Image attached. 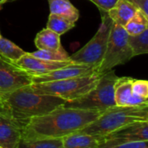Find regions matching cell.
<instances>
[{
    "label": "cell",
    "instance_id": "19",
    "mask_svg": "<svg viewBox=\"0 0 148 148\" xmlns=\"http://www.w3.org/2000/svg\"><path fill=\"white\" fill-rule=\"evenodd\" d=\"M17 148H63V138H21Z\"/></svg>",
    "mask_w": 148,
    "mask_h": 148
},
{
    "label": "cell",
    "instance_id": "12",
    "mask_svg": "<svg viewBox=\"0 0 148 148\" xmlns=\"http://www.w3.org/2000/svg\"><path fill=\"white\" fill-rule=\"evenodd\" d=\"M71 63H72V61H50L41 59L32 56L31 52H26L20 59L16 62L18 66L30 72L32 76L50 72Z\"/></svg>",
    "mask_w": 148,
    "mask_h": 148
},
{
    "label": "cell",
    "instance_id": "17",
    "mask_svg": "<svg viewBox=\"0 0 148 148\" xmlns=\"http://www.w3.org/2000/svg\"><path fill=\"white\" fill-rule=\"evenodd\" d=\"M38 50H61L64 47L60 42V35L45 28L40 31L34 40Z\"/></svg>",
    "mask_w": 148,
    "mask_h": 148
},
{
    "label": "cell",
    "instance_id": "21",
    "mask_svg": "<svg viewBox=\"0 0 148 148\" xmlns=\"http://www.w3.org/2000/svg\"><path fill=\"white\" fill-rule=\"evenodd\" d=\"M75 26V23L70 21L69 19L56 14L50 13L48 18V22L46 25V28L53 31L58 35H63L68 31L71 30Z\"/></svg>",
    "mask_w": 148,
    "mask_h": 148
},
{
    "label": "cell",
    "instance_id": "30",
    "mask_svg": "<svg viewBox=\"0 0 148 148\" xmlns=\"http://www.w3.org/2000/svg\"><path fill=\"white\" fill-rule=\"evenodd\" d=\"M0 148H3V147H2V146H0Z\"/></svg>",
    "mask_w": 148,
    "mask_h": 148
},
{
    "label": "cell",
    "instance_id": "31",
    "mask_svg": "<svg viewBox=\"0 0 148 148\" xmlns=\"http://www.w3.org/2000/svg\"><path fill=\"white\" fill-rule=\"evenodd\" d=\"M0 98H1V94H0Z\"/></svg>",
    "mask_w": 148,
    "mask_h": 148
},
{
    "label": "cell",
    "instance_id": "7",
    "mask_svg": "<svg viewBox=\"0 0 148 148\" xmlns=\"http://www.w3.org/2000/svg\"><path fill=\"white\" fill-rule=\"evenodd\" d=\"M133 57L129 34L124 26L113 23L103 60L98 69L99 72L103 73L113 69L115 66L124 64Z\"/></svg>",
    "mask_w": 148,
    "mask_h": 148
},
{
    "label": "cell",
    "instance_id": "27",
    "mask_svg": "<svg viewBox=\"0 0 148 148\" xmlns=\"http://www.w3.org/2000/svg\"><path fill=\"white\" fill-rule=\"evenodd\" d=\"M148 19V0H129Z\"/></svg>",
    "mask_w": 148,
    "mask_h": 148
},
{
    "label": "cell",
    "instance_id": "3",
    "mask_svg": "<svg viewBox=\"0 0 148 148\" xmlns=\"http://www.w3.org/2000/svg\"><path fill=\"white\" fill-rule=\"evenodd\" d=\"M148 120V101L131 106H112L104 111L93 122L80 130V132L105 137L127 125Z\"/></svg>",
    "mask_w": 148,
    "mask_h": 148
},
{
    "label": "cell",
    "instance_id": "15",
    "mask_svg": "<svg viewBox=\"0 0 148 148\" xmlns=\"http://www.w3.org/2000/svg\"><path fill=\"white\" fill-rule=\"evenodd\" d=\"M137 11L138 8L129 0H119L107 13L114 24L125 26Z\"/></svg>",
    "mask_w": 148,
    "mask_h": 148
},
{
    "label": "cell",
    "instance_id": "13",
    "mask_svg": "<svg viewBox=\"0 0 148 148\" xmlns=\"http://www.w3.org/2000/svg\"><path fill=\"white\" fill-rule=\"evenodd\" d=\"M133 79L129 77L118 78L114 86V100L117 106H137L146 102L133 94L132 89Z\"/></svg>",
    "mask_w": 148,
    "mask_h": 148
},
{
    "label": "cell",
    "instance_id": "20",
    "mask_svg": "<svg viewBox=\"0 0 148 148\" xmlns=\"http://www.w3.org/2000/svg\"><path fill=\"white\" fill-rule=\"evenodd\" d=\"M25 53L26 51L18 47L11 40L5 38L2 36L0 37V55L4 58L16 63Z\"/></svg>",
    "mask_w": 148,
    "mask_h": 148
},
{
    "label": "cell",
    "instance_id": "26",
    "mask_svg": "<svg viewBox=\"0 0 148 148\" xmlns=\"http://www.w3.org/2000/svg\"><path fill=\"white\" fill-rule=\"evenodd\" d=\"M89 1L96 5L99 11L108 12L116 5L119 0H89Z\"/></svg>",
    "mask_w": 148,
    "mask_h": 148
},
{
    "label": "cell",
    "instance_id": "5",
    "mask_svg": "<svg viewBox=\"0 0 148 148\" xmlns=\"http://www.w3.org/2000/svg\"><path fill=\"white\" fill-rule=\"evenodd\" d=\"M118 78L112 69L103 72L92 90L78 99L65 102L64 106L73 108L95 109L100 111H106L108 108L115 106L114 86Z\"/></svg>",
    "mask_w": 148,
    "mask_h": 148
},
{
    "label": "cell",
    "instance_id": "28",
    "mask_svg": "<svg viewBox=\"0 0 148 148\" xmlns=\"http://www.w3.org/2000/svg\"><path fill=\"white\" fill-rule=\"evenodd\" d=\"M8 1H9V0H0V10L2 9L3 5H4L5 3H7Z\"/></svg>",
    "mask_w": 148,
    "mask_h": 148
},
{
    "label": "cell",
    "instance_id": "23",
    "mask_svg": "<svg viewBox=\"0 0 148 148\" xmlns=\"http://www.w3.org/2000/svg\"><path fill=\"white\" fill-rule=\"evenodd\" d=\"M130 43L132 47L134 57L141 54H147L148 53V29L138 36L135 37L130 36Z\"/></svg>",
    "mask_w": 148,
    "mask_h": 148
},
{
    "label": "cell",
    "instance_id": "14",
    "mask_svg": "<svg viewBox=\"0 0 148 148\" xmlns=\"http://www.w3.org/2000/svg\"><path fill=\"white\" fill-rule=\"evenodd\" d=\"M102 138L80 132L63 138V148H98Z\"/></svg>",
    "mask_w": 148,
    "mask_h": 148
},
{
    "label": "cell",
    "instance_id": "18",
    "mask_svg": "<svg viewBox=\"0 0 148 148\" xmlns=\"http://www.w3.org/2000/svg\"><path fill=\"white\" fill-rule=\"evenodd\" d=\"M126 32L131 37L138 36L148 29V19L139 10L124 26Z\"/></svg>",
    "mask_w": 148,
    "mask_h": 148
},
{
    "label": "cell",
    "instance_id": "10",
    "mask_svg": "<svg viewBox=\"0 0 148 148\" xmlns=\"http://www.w3.org/2000/svg\"><path fill=\"white\" fill-rule=\"evenodd\" d=\"M96 71H99L98 67L96 66L84 64H76L72 62L65 66L53 70L50 72L40 74V75H33L32 83L38 84V83L79 78V77L90 75V74L94 73Z\"/></svg>",
    "mask_w": 148,
    "mask_h": 148
},
{
    "label": "cell",
    "instance_id": "4",
    "mask_svg": "<svg viewBox=\"0 0 148 148\" xmlns=\"http://www.w3.org/2000/svg\"><path fill=\"white\" fill-rule=\"evenodd\" d=\"M101 74L96 71L90 75L79 78L38 84L32 83L31 87L37 93L58 97L68 102L78 99L92 90L97 85Z\"/></svg>",
    "mask_w": 148,
    "mask_h": 148
},
{
    "label": "cell",
    "instance_id": "25",
    "mask_svg": "<svg viewBox=\"0 0 148 148\" xmlns=\"http://www.w3.org/2000/svg\"><path fill=\"white\" fill-rule=\"evenodd\" d=\"M132 89L134 95L145 101L148 100V80L133 79Z\"/></svg>",
    "mask_w": 148,
    "mask_h": 148
},
{
    "label": "cell",
    "instance_id": "8",
    "mask_svg": "<svg viewBox=\"0 0 148 148\" xmlns=\"http://www.w3.org/2000/svg\"><path fill=\"white\" fill-rule=\"evenodd\" d=\"M32 84V75L0 55V94L4 95Z\"/></svg>",
    "mask_w": 148,
    "mask_h": 148
},
{
    "label": "cell",
    "instance_id": "33",
    "mask_svg": "<svg viewBox=\"0 0 148 148\" xmlns=\"http://www.w3.org/2000/svg\"><path fill=\"white\" fill-rule=\"evenodd\" d=\"M147 101H148V100H147Z\"/></svg>",
    "mask_w": 148,
    "mask_h": 148
},
{
    "label": "cell",
    "instance_id": "6",
    "mask_svg": "<svg viewBox=\"0 0 148 148\" xmlns=\"http://www.w3.org/2000/svg\"><path fill=\"white\" fill-rule=\"evenodd\" d=\"M101 24L93 38L79 51L70 56V59L76 64H84L96 66L99 69L108 43L113 21L108 16L107 12L100 11Z\"/></svg>",
    "mask_w": 148,
    "mask_h": 148
},
{
    "label": "cell",
    "instance_id": "24",
    "mask_svg": "<svg viewBox=\"0 0 148 148\" xmlns=\"http://www.w3.org/2000/svg\"><path fill=\"white\" fill-rule=\"evenodd\" d=\"M98 148H148V140L122 142H106L101 140Z\"/></svg>",
    "mask_w": 148,
    "mask_h": 148
},
{
    "label": "cell",
    "instance_id": "16",
    "mask_svg": "<svg viewBox=\"0 0 148 148\" xmlns=\"http://www.w3.org/2000/svg\"><path fill=\"white\" fill-rule=\"evenodd\" d=\"M50 13L62 16L71 22H77L79 12L70 0H48Z\"/></svg>",
    "mask_w": 148,
    "mask_h": 148
},
{
    "label": "cell",
    "instance_id": "29",
    "mask_svg": "<svg viewBox=\"0 0 148 148\" xmlns=\"http://www.w3.org/2000/svg\"><path fill=\"white\" fill-rule=\"evenodd\" d=\"M3 105H2V100H1V98H0V107H1Z\"/></svg>",
    "mask_w": 148,
    "mask_h": 148
},
{
    "label": "cell",
    "instance_id": "32",
    "mask_svg": "<svg viewBox=\"0 0 148 148\" xmlns=\"http://www.w3.org/2000/svg\"><path fill=\"white\" fill-rule=\"evenodd\" d=\"M0 37H1V34H0Z\"/></svg>",
    "mask_w": 148,
    "mask_h": 148
},
{
    "label": "cell",
    "instance_id": "1",
    "mask_svg": "<svg viewBox=\"0 0 148 148\" xmlns=\"http://www.w3.org/2000/svg\"><path fill=\"white\" fill-rule=\"evenodd\" d=\"M103 112L63 105L46 114L29 119L24 126L22 138H63L82 130Z\"/></svg>",
    "mask_w": 148,
    "mask_h": 148
},
{
    "label": "cell",
    "instance_id": "2",
    "mask_svg": "<svg viewBox=\"0 0 148 148\" xmlns=\"http://www.w3.org/2000/svg\"><path fill=\"white\" fill-rule=\"evenodd\" d=\"M1 100L3 107L14 119L25 123L34 117L50 112L66 102L58 97L37 93L31 85L2 95Z\"/></svg>",
    "mask_w": 148,
    "mask_h": 148
},
{
    "label": "cell",
    "instance_id": "9",
    "mask_svg": "<svg viewBox=\"0 0 148 148\" xmlns=\"http://www.w3.org/2000/svg\"><path fill=\"white\" fill-rule=\"evenodd\" d=\"M25 122L14 119L4 107H0V146L17 148L22 138Z\"/></svg>",
    "mask_w": 148,
    "mask_h": 148
},
{
    "label": "cell",
    "instance_id": "11",
    "mask_svg": "<svg viewBox=\"0 0 148 148\" xmlns=\"http://www.w3.org/2000/svg\"><path fill=\"white\" fill-rule=\"evenodd\" d=\"M102 141H145L148 140V120L134 122L103 137Z\"/></svg>",
    "mask_w": 148,
    "mask_h": 148
},
{
    "label": "cell",
    "instance_id": "22",
    "mask_svg": "<svg viewBox=\"0 0 148 148\" xmlns=\"http://www.w3.org/2000/svg\"><path fill=\"white\" fill-rule=\"evenodd\" d=\"M31 54L36 58L50 61H71L70 55L64 48L61 50H38Z\"/></svg>",
    "mask_w": 148,
    "mask_h": 148
}]
</instances>
